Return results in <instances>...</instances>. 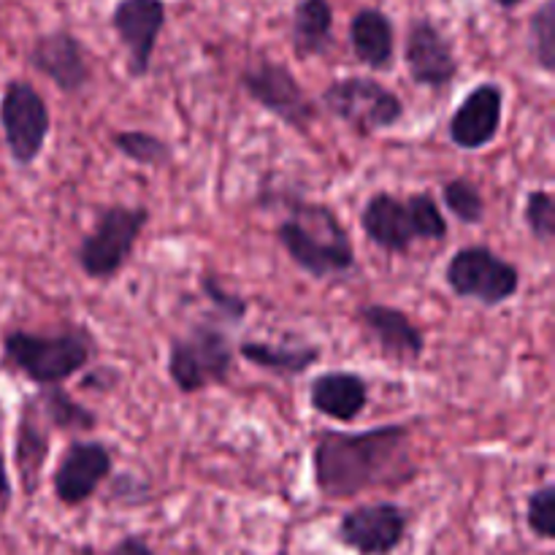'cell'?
<instances>
[{
	"label": "cell",
	"mask_w": 555,
	"mask_h": 555,
	"mask_svg": "<svg viewBox=\"0 0 555 555\" xmlns=\"http://www.w3.org/2000/svg\"><path fill=\"white\" fill-rule=\"evenodd\" d=\"M95 336L87 328L60 331H9L3 336V358L14 372L33 385H63L90 369L95 358Z\"/></svg>",
	"instance_id": "3"
},
{
	"label": "cell",
	"mask_w": 555,
	"mask_h": 555,
	"mask_svg": "<svg viewBox=\"0 0 555 555\" xmlns=\"http://www.w3.org/2000/svg\"><path fill=\"white\" fill-rule=\"evenodd\" d=\"M146 225H150V209L146 206H101L95 211L90 233L76 247V263L90 280H114L128 266Z\"/></svg>",
	"instance_id": "4"
},
{
	"label": "cell",
	"mask_w": 555,
	"mask_h": 555,
	"mask_svg": "<svg viewBox=\"0 0 555 555\" xmlns=\"http://www.w3.org/2000/svg\"><path fill=\"white\" fill-rule=\"evenodd\" d=\"M0 128L5 150L20 168L33 166L47 146L52 114L41 92L25 79H9L0 95Z\"/></svg>",
	"instance_id": "9"
},
{
	"label": "cell",
	"mask_w": 555,
	"mask_h": 555,
	"mask_svg": "<svg viewBox=\"0 0 555 555\" xmlns=\"http://www.w3.org/2000/svg\"><path fill=\"white\" fill-rule=\"evenodd\" d=\"M112 146L135 166L166 168L173 160V146L150 130H114Z\"/></svg>",
	"instance_id": "24"
},
{
	"label": "cell",
	"mask_w": 555,
	"mask_h": 555,
	"mask_svg": "<svg viewBox=\"0 0 555 555\" xmlns=\"http://www.w3.org/2000/svg\"><path fill=\"white\" fill-rule=\"evenodd\" d=\"M350 47L363 68L388 74L396 63L393 20L383 9H358L350 20Z\"/></svg>",
	"instance_id": "20"
},
{
	"label": "cell",
	"mask_w": 555,
	"mask_h": 555,
	"mask_svg": "<svg viewBox=\"0 0 555 555\" xmlns=\"http://www.w3.org/2000/svg\"><path fill=\"white\" fill-rule=\"evenodd\" d=\"M11 491H14V488H11L9 466H5L3 453H0V504H3V507L11 502Z\"/></svg>",
	"instance_id": "32"
},
{
	"label": "cell",
	"mask_w": 555,
	"mask_h": 555,
	"mask_svg": "<svg viewBox=\"0 0 555 555\" xmlns=\"http://www.w3.org/2000/svg\"><path fill=\"white\" fill-rule=\"evenodd\" d=\"M108 555H157V553L152 551L150 542H146L144 537L130 534V537H122V540L108 551Z\"/></svg>",
	"instance_id": "31"
},
{
	"label": "cell",
	"mask_w": 555,
	"mask_h": 555,
	"mask_svg": "<svg viewBox=\"0 0 555 555\" xmlns=\"http://www.w3.org/2000/svg\"><path fill=\"white\" fill-rule=\"evenodd\" d=\"M52 428L38 410L36 396H27L20 406L14 431V469L25 496H33L41 482V472L52 453Z\"/></svg>",
	"instance_id": "18"
},
{
	"label": "cell",
	"mask_w": 555,
	"mask_h": 555,
	"mask_svg": "<svg viewBox=\"0 0 555 555\" xmlns=\"http://www.w3.org/2000/svg\"><path fill=\"white\" fill-rule=\"evenodd\" d=\"M320 106L361 139L396 128L406 108L399 92L374 76H339L320 95Z\"/></svg>",
	"instance_id": "6"
},
{
	"label": "cell",
	"mask_w": 555,
	"mask_h": 555,
	"mask_svg": "<svg viewBox=\"0 0 555 555\" xmlns=\"http://www.w3.org/2000/svg\"><path fill=\"white\" fill-rule=\"evenodd\" d=\"M529 54L542 74H555V0H542L529 16Z\"/></svg>",
	"instance_id": "25"
},
{
	"label": "cell",
	"mask_w": 555,
	"mask_h": 555,
	"mask_svg": "<svg viewBox=\"0 0 555 555\" xmlns=\"http://www.w3.org/2000/svg\"><path fill=\"white\" fill-rule=\"evenodd\" d=\"M334 43V5L331 0H298L291 16V47L298 60L325 54Z\"/></svg>",
	"instance_id": "21"
},
{
	"label": "cell",
	"mask_w": 555,
	"mask_h": 555,
	"mask_svg": "<svg viewBox=\"0 0 555 555\" xmlns=\"http://www.w3.org/2000/svg\"><path fill=\"white\" fill-rule=\"evenodd\" d=\"M114 455L98 439H76L65 448L52 475V491L63 507H81L112 477Z\"/></svg>",
	"instance_id": "12"
},
{
	"label": "cell",
	"mask_w": 555,
	"mask_h": 555,
	"mask_svg": "<svg viewBox=\"0 0 555 555\" xmlns=\"http://www.w3.org/2000/svg\"><path fill=\"white\" fill-rule=\"evenodd\" d=\"M504 122V90L496 81H480L464 95L448 122V139L459 150L477 152L493 144Z\"/></svg>",
	"instance_id": "15"
},
{
	"label": "cell",
	"mask_w": 555,
	"mask_h": 555,
	"mask_svg": "<svg viewBox=\"0 0 555 555\" xmlns=\"http://www.w3.org/2000/svg\"><path fill=\"white\" fill-rule=\"evenodd\" d=\"M236 350L220 325L195 323L168 345V377L179 393L193 396L211 385H225L233 372Z\"/></svg>",
	"instance_id": "5"
},
{
	"label": "cell",
	"mask_w": 555,
	"mask_h": 555,
	"mask_svg": "<svg viewBox=\"0 0 555 555\" xmlns=\"http://www.w3.org/2000/svg\"><path fill=\"white\" fill-rule=\"evenodd\" d=\"M356 323L372 336L379 352L399 366L417 363L426 352V336L404 309L390 304H363L356 312Z\"/></svg>",
	"instance_id": "16"
},
{
	"label": "cell",
	"mask_w": 555,
	"mask_h": 555,
	"mask_svg": "<svg viewBox=\"0 0 555 555\" xmlns=\"http://www.w3.org/2000/svg\"><path fill=\"white\" fill-rule=\"evenodd\" d=\"M404 65L410 70V79L431 92L450 90L461 70L453 41L444 36L442 27L431 16H415L406 27Z\"/></svg>",
	"instance_id": "11"
},
{
	"label": "cell",
	"mask_w": 555,
	"mask_h": 555,
	"mask_svg": "<svg viewBox=\"0 0 555 555\" xmlns=\"http://www.w3.org/2000/svg\"><path fill=\"white\" fill-rule=\"evenodd\" d=\"M524 222L531 236L542 244H551L555 238V198L551 190L540 188L526 195Z\"/></svg>",
	"instance_id": "28"
},
{
	"label": "cell",
	"mask_w": 555,
	"mask_h": 555,
	"mask_svg": "<svg viewBox=\"0 0 555 555\" xmlns=\"http://www.w3.org/2000/svg\"><path fill=\"white\" fill-rule=\"evenodd\" d=\"M361 231L369 242L388 255H406L417 242L415 220L406 198L393 193H374L361 209Z\"/></svg>",
	"instance_id": "17"
},
{
	"label": "cell",
	"mask_w": 555,
	"mask_h": 555,
	"mask_svg": "<svg viewBox=\"0 0 555 555\" xmlns=\"http://www.w3.org/2000/svg\"><path fill=\"white\" fill-rule=\"evenodd\" d=\"M442 201L444 209H448L455 220L464 222V225H480V222L486 220V195L480 193V188H477L472 179H448V182L442 184Z\"/></svg>",
	"instance_id": "26"
},
{
	"label": "cell",
	"mask_w": 555,
	"mask_h": 555,
	"mask_svg": "<svg viewBox=\"0 0 555 555\" xmlns=\"http://www.w3.org/2000/svg\"><path fill=\"white\" fill-rule=\"evenodd\" d=\"M312 475L318 491L331 502L410 482L417 475L410 426L385 423L366 431L323 428L312 442Z\"/></svg>",
	"instance_id": "1"
},
{
	"label": "cell",
	"mask_w": 555,
	"mask_h": 555,
	"mask_svg": "<svg viewBox=\"0 0 555 555\" xmlns=\"http://www.w3.org/2000/svg\"><path fill=\"white\" fill-rule=\"evenodd\" d=\"M238 85L247 92L253 103H258L263 112L274 114L282 125H287L296 133L307 135L318 119V103L312 101L298 76L287 65L274 60H260L247 65L238 74Z\"/></svg>",
	"instance_id": "8"
},
{
	"label": "cell",
	"mask_w": 555,
	"mask_h": 555,
	"mask_svg": "<svg viewBox=\"0 0 555 555\" xmlns=\"http://www.w3.org/2000/svg\"><path fill=\"white\" fill-rule=\"evenodd\" d=\"M526 526L534 537L551 542L555 537V486L545 482L526 499Z\"/></svg>",
	"instance_id": "29"
},
{
	"label": "cell",
	"mask_w": 555,
	"mask_h": 555,
	"mask_svg": "<svg viewBox=\"0 0 555 555\" xmlns=\"http://www.w3.org/2000/svg\"><path fill=\"white\" fill-rule=\"evenodd\" d=\"M30 68L52 81L63 95H79L92 85L90 52L70 30H49L33 41Z\"/></svg>",
	"instance_id": "13"
},
{
	"label": "cell",
	"mask_w": 555,
	"mask_h": 555,
	"mask_svg": "<svg viewBox=\"0 0 555 555\" xmlns=\"http://www.w3.org/2000/svg\"><path fill=\"white\" fill-rule=\"evenodd\" d=\"M444 282L459 298L493 309L518 296L520 269L486 244H469L448 260Z\"/></svg>",
	"instance_id": "7"
},
{
	"label": "cell",
	"mask_w": 555,
	"mask_h": 555,
	"mask_svg": "<svg viewBox=\"0 0 555 555\" xmlns=\"http://www.w3.org/2000/svg\"><path fill=\"white\" fill-rule=\"evenodd\" d=\"M309 406L334 423H356L369 406V379L358 372H323L309 383Z\"/></svg>",
	"instance_id": "19"
},
{
	"label": "cell",
	"mask_w": 555,
	"mask_h": 555,
	"mask_svg": "<svg viewBox=\"0 0 555 555\" xmlns=\"http://www.w3.org/2000/svg\"><path fill=\"white\" fill-rule=\"evenodd\" d=\"M291 215L276 225L274 236L296 269L312 280H347L358 271L356 247L328 204L304 198H287Z\"/></svg>",
	"instance_id": "2"
},
{
	"label": "cell",
	"mask_w": 555,
	"mask_h": 555,
	"mask_svg": "<svg viewBox=\"0 0 555 555\" xmlns=\"http://www.w3.org/2000/svg\"><path fill=\"white\" fill-rule=\"evenodd\" d=\"M410 531V513L396 502L358 504L347 509L336 540L356 555H393Z\"/></svg>",
	"instance_id": "10"
},
{
	"label": "cell",
	"mask_w": 555,
	"mask_h": 555,
	"mask_svg": "<svg viewBox=\"0 0 555 555\" xmlns=\"http://www.w3.org/2000/svg\"><path fill=\"white\" fill-rule=\"evenodd\" d=\"M198 287H201V293H204L206 301H209L211 307H215L217 312H220L225 320H233V323H238V320L247 318V312H249L247 298H242L238 293L228 291V287L222 285L220 280H217V274H211V271H204V274L198 276Z\"/></svg>",
	"instance_id": "30"
},
{
	"label": "cell",
	"mask_w": 555,
	"mask_h": 555,
	"mask_svg": "<svg viewBox=\"0 0 555 555\" xmlns=\"http://www.w3.org/2000/svg\"><path fill=\"white\" fill-rule=\"evenodd\" d=\"M38 410H41L43 421L52 431H95L98 428V415L85 406L81 401H76L63 385H41L36 393Z\"/></svg>",
	"instance_id": "23"
},
{
	"label": "cell",
	"mask_w": 555,
	"mask_h": 555,
	"mask_svg": "<svg viewBox=\"0 0 555 555\" xmlns=\"http://www.w3.org/2000/svg\"><path fill=\"white\" fill-rule=\"evenodd\" d=\"M166 0H119L112 11V27L128 49V74L144 79L152 68L157 38L166 27Z\"/></svg>",
	"instance_id": "14"
},
{
	"label": "cell",
	"mask_w": 555,
	"mask_h": 555,
	"mask_svg": "<svg viewBox=\"0 0 555 555\" xmlns=\"http://www.w3.org/2000/svg\"><path fill=\"white\" fill-rule=\"evenodd\" d=\"M520 3H524V0H496V5H502V9H507V11L518 9Z\"/></svg>",
	"instance_id": "33"
},
{
	"label": "cell",
	"mask_w": 555,
	"mask_h": 555,
	"mask_svg": "<svg viewBox=\"0 0 555 555\" xmlns=\"http://www.w3.org/2000/svg\"><path fill=\"white\" fill-rule=\"evenodd\" d=\"M236 352L260 372H269L282 379L301 377L323 358V350L318 345H271V341L260 339H244Z\"/></svg>",
	"instance_id": "22"
},
{
	"label": "cell",
	"mask_w": 555,
	"mask_h": 555,
	"mask_svg": "<svg viewBox=\"0 0 555 555\" xmlns=\"http://www.w3.org/2000/svg\"><path fill=\"white\" fill-rule=\"evenodd\" d=\"M406 206H410L412 220H415L417 242H444L448 238V217L431 193L423 190V193L406 195Z\"/></svg>",
	"instance_id": "27"
}]
</instances>
